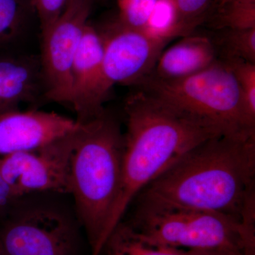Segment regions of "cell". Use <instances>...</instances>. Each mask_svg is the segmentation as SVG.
<instances>
[{"instance_id":"obj_1","label":"cell","mask_w":255,"mask_h":255,"mask_svg":"<svg viewBox=\"0 0 255 255\" xmlns=\"http://www.w3.org/2000/svg\"><path fill=\"white\" fill-rule=\"evenodd\" d=\"M255 134L220 135L193 147L137 195L138 208L186 209L255 224Z\"/></svg>"},{"instance_id":"obj_2","label":"cell","mask_w":255,"mask_h":255,"mask_svg":"<svg viewBox=\"0 0 255 255\" xmlns=\"http://www.w3.org/2000/svg\"><path fill=\"white\" fill-rule=\"evenodd\" d=\"M127 130L122 177L109 218L105 243L132 200L179 157L208 139L223 135L214 128L137 89L124 105Z\"/></svg>"},{"instance_id":"obj_3","label":"cell","mask_w":255,"mask_h":255,"mask_svg":"<svg viewBox=\"0 0 255 255\" xmlns=\"http://www.w3.org/2000/svg\"><path fill=\"white\" fill-rule=\"evenodd\" d=\"M124 132L117 119L104 111L80 124L70 164V194L87 233L91 255H100L109 218L122 177Z\"/></svg>"},{"instance_id":"obj_4","label":"cell","mask_w":255,"mask_h":255,"mask_svg":"<svg viewBox=\"0 0 255 255\" xmlns=\"http://www.w3.org/2000/svg\"><path fill=\"white\" fill-rule=\"evenodd\" d=\"M177 110L199 119L223 135L255 134V122L246 110L231 68L218 60L205 70L177 80L151 74L135 85Z\"/></svg>"},{"instance_id":"obj_5","label":"cell","mask_w":255,"mask_h":255,"mask_svg":"<svg viewBox=\"0 0 255 255\" xmlns=\"http://www.w3.org/2000/svg\"><path fill=\"white\" fill-rule=\"evenodd\" d=\"M129 224L149 241L187 251L233 250L255 255V225L206 211L137 208Z\"/></svg>"},{"instance_id":"obj_6","label":"cell","mask_w":255,"mask_h":255,"mask_svg":"<svg viewBox=\"0 0 255 255\" xmlns=\"http://www.w3.org/2000/svg\"><path fill=\"white\" fill-rule=\"evenodd\" d=\"M0 225V255H73L78 233L61 210L43 205L8 211Z\"/></svg>"},{"instance_id":"obj_7","label":"cell","mask_w":255,"mask_h":255,"mask_svg":"<svg viewBox=\"0 0 255 255\" xmlns=\"http://www.w3.org/2000/svg\"><path fill=\"white\" fill-rule=\"evenodd\" d=\"M78 129L37 150L1 156L0 172L18 199L36 192L70 194V159Z\"/></svg>"},{"instance_id":"obj_8","label":"cell","mask_w":255,"mask_h":255,"mask_svg":"<svg viewBox=\"0 0 255 255\" xmlns=\"http://www.w3.org/2000/svg\"><path fill=\"white\" fill-rule=\"evenodd\" d=\"M92 0L67 6L62 16L42 32L41 60L45 100L71 106L72 70L88 23Z\"/></svg>"},{"instance_id":"obj_9","label":"cell","mask_w":255,"mask_h":255,"mask_svg":"<svg viewBox=\"0 0 255 255\" xmlns=\"http://www.w3.org/2000/svg\"><path fill=\"white\" fill-rule=\"evenodd\" d=\"M99 31L103 42L104 80L109 92L116 84L135 86L152 73L169 42L127 27L117 19Z\"/></svg>"},{"instance_id":"obj_10","label":"cell","mask_w":255,"mask_h":255,"mask_svg":"<svg viewBox=\"0 0 255 255\" xmlns=\"http://www.w3.org/2000/svg\"><path fill=\"white\" fill-rule=\"evenodd\" d=\"M103 42L98 28L87 23L72 70V104L77 122L91 120L105 111L109 92L103 75Z\"/></svg>"},{"instance_id":"obj_11","label":"cell","mask_w":255,"mask_h":255,"mask_svg":"<svg viewBox=\"0 0 255 255\" xmlns=\"http://www.w3.org/2000/svg\"><path fill=\"white\" fill-rule=\"evenodd\" d=\"M80 127L76 119L55 112L19 110L6 112L0 115V155L37 150Z\"/></svg>"},{"instance_id":"obj_12","label":"cell","mask_w":255,"mask_h":255,"mask_svg":"<svg viewBox=\"0 0 255 255\" xmlns=\"http://www.w3.org/2000/svg\"><path fill=\"white\" fill-rule=\"evenodd\" d=\"M41 100L45 85L39 55H0V115Z\"/></svg>"},{"instance_id":"obj_13","label":"cell","mask_w":255,"mask_h":255,"mask_svg":"<svg viewBox=\"0 0 255 255\" xmlns=\"http://www.w3.org/2000/svg\"><path fill=\"white\" fill-rule=\"evenodd\" d=\"M218 60L211 38L189 35L162 52L151 75L162 80H180L205 70Z\"/></svg>"},{"instance_id":"obj_14","label":"cell","mask_w":255,"mask_h":255,"mask_svg":"<svg viewBox=\"0 0 255 255\" xmlns=\"http://www.w3.org/2000/svg\"><path fill=\"white\" fill-rule=\"evenodd\" d=\"M106 255H187L188 251L162 246L144 238L128 223H120L107 238Z\"/></svg>"},{"instance_id":"obj_15","label":"cell","mask_w":255,"mask_h":255,"mask_svg":"<svg viewBox=\"0 0 255 255\" xmlns=\"http://www.w3.org/2000/svg\"><path fill=\"white\" fill-rule=\"evenodd\" d=\"M33 11V0H0V55L14 53Z\"/></svg>"},{"instance_id":"obj_16","label":"cell","mask_w":255,"mask_h":255,"mask_svg":"<svg viewBox=\"0 0 255 255\" xmlns=\"http://www.w3.org/2000/svg\"><path fill=\"white\" fill-rule=\"evenodd\" d=\"M214 43L218 59H239L255 63V28L221 29Z\"/></svg>"},{"instance_id":"obj_17","label":"cell","mask_w":255,"mask_h":255,"mask_svg":"<svg viewBox=\"0 0 255 255\" xmlns=\"http://www.w3.org/2000/svg\"><path fill=\"white\" fill-rule=\"evenodd\" d=\"M206 23L217 30L255 28V4L238 1L218 3Z\"/></svg>"},{"instance_id":"obj_18","label":"cell","mask_w":255,"mask_h":255,"mask_svg":"<svg viewBox=\"0 0 255 255\" xmlns=\"http://www.w3.org/2000/svg\"><path fill=\"white\" fill-rule=\"evenodd\" d=\"M177 9L179 36L191 35L208 21L216 8L215 0H174Z\"/></svg>"},{"instance_id":"obj_19","label":"cell","mask_w":255,"mask_h":255,"mask_svg":"<svg viewBox=\"0 0 255 255\" xmlns=\"http://www.w3.org/2000/svg\"><path fill=\"white\" fill-rule=\"evenodd\" d=\"M143 31L154 38L167 41L179 36L174 0H157Z\"/></svg>"},{"instance_id":"obj_20","label":"cell","mask_w":255,"mask_h":255,"mask_svg":"<svg viewBox=\"0 0 255 255\" xmlns=\"http://www.w3.org/2000/svg\"><path fill=\"white\" fill-rule=\"evenodd\" d=\"M231 68L243 96L247 113L255 122V63L246 60H223Z\"/></svg>"},{"instance_id":"obj_21","label":"cell","mask_w":255,"mask_h":255,"mask_svg":"<svg viewBox=\"0 0 255 255\" xmlns=\"http://www.w3.org/2000/svg\"><path fill=\"white\" fill-rule=\"evenodd\" d=\"M157 0H117L119 22L143 31Z\"/></svg>"},{"instance_id":"obj_22","label":"cell","mask_w":255,"mask_h":255,"mask_svg":"<svg viewBox=\"0 0 255 255\" xmlns=\"http://www.w3.org/2000/svg\"><path fill=\"white\" fill-rule=\"evenodd\" d=\"M42 32L46 31L62 16L68 0H33Z\"/></svg>"},{"instance_id":"obj_23","label":"cell","mask_w":255,"mask_h":255,"mask_svg":"<svg viewBox=\"0 0 255 255\" xmlns=\"http://www.w3.org/2000/svg\"><path fill=\"white\" fill-rule=\"evenodd\" d=\"M18 199L0 172V216H4L18 202Z\"/></svg>"},{"instance_id":"obj_24","label":"cell","mask_w":255,"mask_h":255,"mask_svg":"<svg viewBox=\"0 0 255 255\" xmlns=\"http://www.w3.org/2000/svg\"><path fill=\"white\" fill-rule=\"evenodd\" d=\"M187 255H247L241 251L233 250L219 251H188Z\"/></svg>"},{"instance_id":"obj_25","label":"cell","mask_w":255,"mask_h":255,"mask_svg":"<svg viewBox=\"0 0 255 255\" xmlns=\"http://www.w3.org/2000/svg\"><path fill=\"white\" fill-rule=\"evenodd\" d=\"M223 1H238V2L252 3V4H255V0H221L219 3L223 2Z\"/></svg>"},{"instance_id":"obj_26","label":"cell","mask_w":255,"mask_h":255,"mask_svg":"<svg viewBox=\"0 0 255 255\" xmlns=\"http://www.w3.org/2000/svg\"><path fill=\"white\" fill-rule=\"evenodd\" d=\"M87 1V0H68V3L67 6H69V5L78 4V3L82 2V1Z\"/></svg>"},{"instance_id":"obj_27","label":"cell","mask_w":255,"mask_h":255,"mask_svg":"<svg viewBox=\"0 0 255 255\" xmlns=\"http://www.w3.org/2000/svg\"><path fill=\"white\" fill-rule=\"evenodd\" d=\"M215 1H216V3H219V1H221V0H215Z\"/></svg>"}]
</instances>
